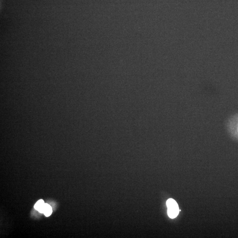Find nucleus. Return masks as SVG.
I'll return each mask as SVG.
<instances>
[{
	"instance_id": "f257e3e1",
	"label": "nucleus",
	"mask_w": 238,
	"mask_h": 238,
	"mask_svg": "<svg viewBox=\"0 0 238 238\" xmlns=\"http://www.w3.org/2000/svg\"><path fill=\"white\" fill-rule=\"evenodd\" d=\"M168 207V214L170 218L174 219L178 215L179 212L178 204L175 200L170 199L166 202Z\"/></svg>"
},
{
	"instance_id": "f03ea898",
	"label": "nucleus",
	"mask_w": 238,
	"mask_h": 238,
	"mask_svg": "<svg viewBox=\"0 0 238 238\" xmlns=\"http://www.w3.org/2000/svg\"><path fill=\"white\" fill-rule=\"evenodd\" d=\"M52 213V208L49 205L45 203V209L44 214L46 216H49Z\"/></svg>"
},
{
	"instance_id": "7ed1b4c3",
	"label": "nucleus",
	"mask_w": 238,
	"mask_h": 238,
	"mask_svg": "<svg viewBox=\"0 0 238 238\" xmlns=\"http://www.w3.org/2000/svg\"><path fill=\"white\" fill-rule=\"evenodd\" d=\"M45 204V203L44 202V201L43 200H39L36 203V204L34 206V208H35L36 210L39 211V209H40Z\"/></svg>"
}]
</instances>
